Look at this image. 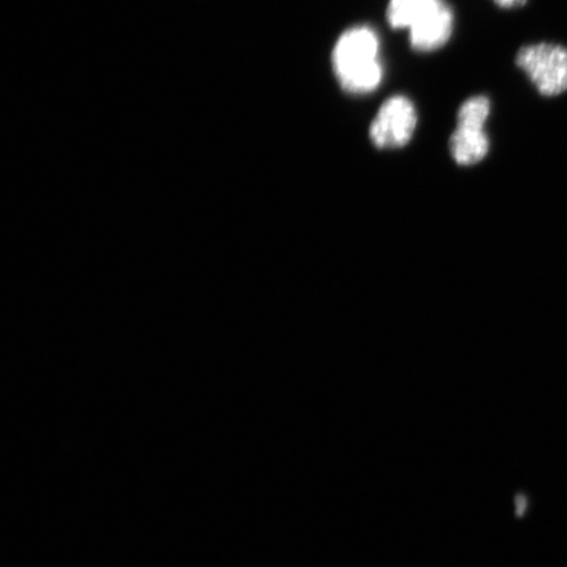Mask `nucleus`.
Segmentation results:
<instances>
[{"instance_id":"nucleus-4","label":"nucleus","mask_w":567,"mask_h":567,"mask_svg":"<svg viewBox=\"0 0 567 567\" xmlns=\"http://www.w3.org/2000/svg\"><path fill=\"white\" fill-rule=\"evenodd\" d=\"M516 66L527 75L538 94L553 97L567 91V48L553 42L519 49Z\"/></svg>"},{"instance_id":"nucleus-2","label":"nucleus","mask_w":567,"mask_h":567,"mask_svg":"<svg viewBox=\"0 0 567 567\" xmlns=\"http://www.w3.org/2000/svg\"><path fill=\"white\" fill-rule=\"evenodd\" d=\"M386 21L392 30H409L416 53L439 51L452 38L455 16L445 0H389Z\"/></svg>"},{"instance_id":"nucleus-1","label":"nucleus","mask_w":567,"mask_h":567,"mask_svg":"<svg viewBox=\"0 0 567 567\" xmlns=\"http://www.w3.org/2000/svg\"><path fill=\"white\" fill-rule=\"evenodd\" d=\"M380 51L379 34L371 25H354L339 35L331 65L346 94L368 95L380 87L384 78Z\"/></svg>"},{"instance_id":"nucleus-6","label":"nucleus","mask_w":567,"mask_h":567,"mask_svg":"<svg viewBox=\"0 0 567 567\" xmlns=\"http://www.w3.org/2000/svg\"><path fill=\"white\" fill-rule=\"evenodd\" d=\"M503 10H517L528 3V0H493Z\"/></svg>"},{"instance_id":"nucleus-3","label":"nucleus","mask_w":567,"mask_h":567,"mask_svg":"<svg viewBox=\"0 0 567 567\" xmlns=\"http://www.w3.org/2000/svg\"><path fill=\"white\" fill-rule=\"evenodd\" d=\"M492 112V102L485 95L466 99L457 111V127L450 138V152L458 166H474L491 152V140L485 125Z\"/></svg>"},{"instance_id":"nucleus-5","label":"nucleus","mask_w":567,"mask_h":567,"mask_svg":"<svg viewBox=\"0 0 567 567\" xmlns=\"http://www.w3.org/2000/svg\"><path fill=\"white\" fill-rule=\"evenodd\" d=\"M417 126L416 106L405 95H393L380 106L370 126V140L380 151L402 148L413 140Z\"/></svg>"}]
</instances>
